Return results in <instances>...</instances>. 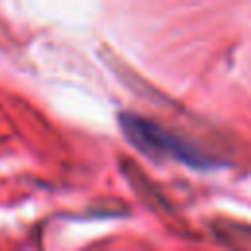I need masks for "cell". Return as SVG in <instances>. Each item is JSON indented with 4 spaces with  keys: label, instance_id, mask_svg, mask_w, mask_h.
<instances>
[{
    "label": "cell",
    "instance_id": "1",
    "mask_svg": "<svg viewBox=\"0 0 251 251\" xmlns=\"http://www.w3.org/2000/svg\"><path fill=\"white\" fill-rule=\"evenodd\" d=\"M120 126L124 135L127 137L129 145H133L139 153L151 159H173L192 169H214L218 167L202 149L192 145L190 141L178 137L176 133L161 127L159 124L135 116V114H122Z\"/></svg>",
    "mask_w": 251,
    "mask_h": 251
}]
</instances>
